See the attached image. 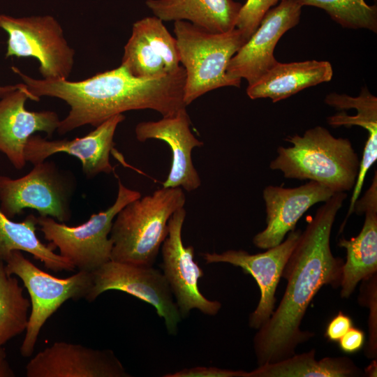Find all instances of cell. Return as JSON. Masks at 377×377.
Here are the masks:
<instances>
[{"mask_svg":"<svg viewBox=\"0 0 377 377\" xmlns=\"http://www.w3.org/2000/svg\"><path fill=\"white\" fill-rule=\"evenodd\" d=\"M184 207L177 210L168 221V235L161 245L163 274L168 282L182 318L192 309L216 315L221 307L219 301L205 297L198 287L204 272L194 260V248L185 246L182 231L186 218Z\"/></svg>","mask_w":377,"mask_h":377,"instance_id":"8fae6325","label":"cell"},{"mask_svg":"<svg viewBox=\"0 0 377 377\" xmlns=\"http://www.w3.org/2000/svg\"><path fill=\"white\" fill-rule=\"evenodd\" d=\"M346 198V192L335 193L301 232L281 274L287 286L281 302L253 338L258 366L291 357L300 344L314 336L302 331L300 325L309 304L323 286H340L344 261L332 254L330 235Z\"/></svg>","mask_w":377,"mask_h":377,"instance_id":"6da1fadb","label":"cell"},{"mask_svg":"<svg viewBox=\"0 0 377 377\" xmlns=\"http://www.w3.org/2000/svg\"><path fill=\"white\" fill-rule=\"evenodd\" d=\"M286 140L292 146L277 148L270 169L281 171L287 179L320 183L334 193L353 188L360 160L348 138H335L317 126Z\"/></svg>","mask_w":377,"mask_h":377,"instance_id":"3957f363","label":"cell"},{"mask_svg":"<svg viewBox=\"0 0 377 377\" xmlns=\"http://www.w3.org/2000/svg\"><path fill=\"white\" fill-rule=\"evenodd\" d=\"M124 119L123 114H116L87 135L72 140H50L34 134L26 143L24 159L34 165L57 153L64 152L81 162L82 172L87 179H92L101 173L110 174L114 171L110 155L114 145V133L118 125Z\"/></svg>","mask_w":377,"mask_h":377,"instance_id":"9a60e30c","label":"cell"},{"mask_svg":"<svg viewBox=\"0 0 377 377\" xmlns=\"http://www.w3.org/2000/svg\"><path fill=\"white\" fill-rule=\"evenodd\" d=\"M185 202L181 187H162L128 203L112 223L111 260L153 266L168 235L170 218Z\"/></svg>","mask_w":377,"mask_h":377,"instance_id":"277c9868","label":"cell"},{"mask_svg":"<svg viewBox=\"0 0 377 377\" xmlns=\"http://www.w3.org/2000/svg\"><path fill=\"white\" fill-rule=\"evenodd\" d=\"M0 28L8 35L6 57H34L45 80H66L74 65L75 50L59 21L51 15L15 17L0 15Z\"/></svg>","mask_w":377,"mask_h":377,"instance_id":"9c48e42d","label":"cell"},{"mask_svg":"<svg viewBox=\"0 0 377 377\" xmlns=\"http://www.w3.org/2000/svg\"><path fill=\"white\" fill-rule=\"evenodd\" d=\"M302 8L297 0H283L270 8L256 31L230 60L228 76L245 79L249 85L274 66L278 63L274 48L281 36L298 24Z\"/></svg>","mask_w":377,"mask_h":377,"instance_id":"4fadbf2b","label":"cell"},{"mask_svg":"<svg viewBox=\"0 0 377 377\" xmlns=\"http://www.w3.org/2000/svg\"><path fill=\"white\" fill-rule=\"evenodd\" d=\"M302 6L318 7L326 11L340 25L351 29L377 31V8L364 0H297Z\"/></svg>","mask_w":377,"mask_h":377,"instance_id":"4316f807","label":"cell"},{"mask_svg":"<svg viewBox=\"0 0 377 377\" xmlns=\"http://www.w3.org/2000/svg\"><path fill=\"white\" fill-rule=\"evenodd\" d=\"M15 372L10 366L7 359L5 348H0V377H13Z\"/></svg>","mask_w":377,"mask_h":377,"instance_id":"d6a6232c","label":"cell"},{"mask_svg":"<svg viewBox=\"0 0 377 377\" xmlns=\"http://www.w3.org/2000/svg\"><path fill=\"white\" fill-rule=\"evenodd\" d=\"M335 193L313 181L294 188L267 186L263 191L266 207L265 228L253 238V244L267 249L281 243L295 230L299 219L313 205L325 202Z\"/></svg>","mask_w":377,"mask_h":377,"instance_id":"ac0fdd59","label":"cell"},{"mask_svg":"<svg viewBox=\"0 0 377 377\" xmlns=\"http://www.w3.org/2000/svg\"><path fill=\"white\" fill-rule=\"evenodd\" d=\"M145 3L162 21H187L212 33L235 29L242 6L233 0H147Z\"/></svg>","mask_w":377,"mask_h":377,"instance_id":"603a6c76","label":"cell"},{"mask_svg":"<svg viewBox=\"0 0 377 377\" xmlns=\"http://www.w3.org/2000/svg\"><path fill=\"white\" fill-rule=\"evenodd\" d=\"M14 275L8 274L0 258V348L27 329L31 302Z\"/></svg>","mask_w":377,"mask_h":377,"instance_id":"484cf974","label":"cell"},{"mask_svg":"<svg viewBox=\"0 0 377 377\" xmlns=\"http://www.w3.org/2000/svg\"><path fill=\"white\" fill-rule=\"evenodd\" d=\"M22 85V83L17 84L15 85H9V86H0V98L3 97L7 93L12 91Z\"/></svg>","mask_w":377,"mask_h":377,"instance_id":"e575fe53","label":"cell"},{"mask_svg":"<svg viewBox=\"0 0 377 377\" xmlns=\"http://www.w3.org/2000/svg\"><path fill=\"white\" fill-rule=\"evenodd\" d=\"M283 0H247L239 12L235 28L246 41L258 29L261 20L271 7Z\"/></svg>","mask_w":377,"mask_h":377,"instance_id":"83f0119b","label":"cell"},{"mask_svg":"<svg viewBox=\"0 0 377 377\" xmlns=\"http://www.w3.org/2000/svg\"><path fill=\"white\" fill-rule=\"evenodd\" d=\"M11 68L36 97L57 98L70 107L57 129L60 135L84 125L96 127L111 117L130 110L149 109L168 117L186 108V72L182 66L172 74L142 79L120 65L80 81L36 79L15 66Z\"/></svg>","mask_w":377,"mask_h":377,"instance_id":"7a4b0ae2","label":"cell"},{"mask_svg":"<svg viewBox=\"0 0 377 377\" xmlns=\"http://www.w3.org/2000/svg\"><path fill=\"white\" fill-rule=\"evenodd\" d=\"M332 74V66L326 61H278L257 81L248 85L246 94L251 99L269 98L275 103L305 88L329 82Z\"/></svg>","mask_w":377,"mask_h":377,"instance_id":"7402d4cb","label":"cell"},{"mask_svg":"<svg viewBox=\"0 0 377 377\" xmlns=\"http://www.w3.org/2000/svg\"><path fill=\"white\" fill-rule=\"evenodd\" d=\"M246 371L221 369L213 367H197L184 369L165 377H246Z\"/></svg>","mask_w":377,"mask_h":377,"instance_id":"f546056e","label":"cell"},{"mask_svg":"<svg viewBox=\"0 0 377 377\" xmlns=\"http://www.w3.org/2000/svg\"><path fill=\"white\" fill-rule=\"evenodd\" d=\"M364 332L353 326L339 340V348L346 353H354L359 351L364 343Z\"/></svg>","mask_w":377,"mask_h":377,"instance_id":"1f68e13d","label":"cell"},{"mask_svg":"<svg viewBox=\"0 0 377 377\" xmlns=\"http://www.w3.org/2000/svg\"><path fill=\"white\" fill-rule=\"evenodd\" d=\"M353 326L352 319L340 311L328 323L325 330V337L330 341L338 342Z\"/></svg>","mask_w":377,"mask_h":377,"instance_id":"4dcf8cb0","label":"cell"},{"mask_svg":"<svg viewBox=\"0 0 377 377\" xmlns=\"http://www.w3.org/2000/svg\"><path fill=\"white\" fill-rule=\"evenodd\" d=\"M2 260L7 273L22 280L31 299V313L20 349L22 356L29 357L50 317L68 300L87 299L93 286L92 274L78 271L69 277L57 278L40 269L18 250L12 251Z\"/></svg>","mask_w":377,"mask_h":377,"instance_id":"52a82bcc","label":"cell"},{"mask_svg":"<svg viewBox=\"0 0 377 377\" xmlns=\"http://www.w3.org/2000/svg\"><path fill=\"white\" fill-rule=\"evenodd\" d=\"M173 31L179 62L186 72V106L214 89L240 87L242 80L232 79L227 74L230 60L246 42L237 29L212 33L180 20L174 22Z\"/></svg>","mask_w":377,"mask_h":377,"instance_id":"5b68a950","label":"cell"},{"mask_svg":"<svg viewBox=\"0 0 377 377\" xmlns=\"http://www.w3.org/2000/svg\"><path fill=\"white\" fill-rule=\"evenodd\" d=\"M365 376H376V361L371 362L367 368L364 369Z\"/></svg>","mask_w":377,"mask_h":377,"instance_id":"836d02e7","label":"cell"},{"mask_svg":"<svg viewBox=\"0 0 377 377\" xmlns=\"http://www.w3.org/2000/svg\"><path fill=\"white\" fill-rule=\"evenodd\" d=\"M325 102L337 110L354 108L357 111V114L353 116L341 111L328 117L327 121L331 126L349 128L359 126L368 132L357 180L345 217V220H347L354 212V205L361 193L366 175L377 160V98L371 94L367 87H364L358 96L330 93L325 97Z\"/></svg>","mask_w":377,"mask_h":377,"instance_id":"44dd1931","label":"cell"},{"mask_svg":"<svg viewBox=\"0 0 377 377\" xmlns=\"http://www.w3.org/2000/svg\"><path fill=\"white\" fill-rule=\"evenodd\" d=\"M163 22L153 16L133 24L121 63L133 76L159 78L177 72L181 67L176 39Z\"/></svg>","mask_w":377,"mask_h":377,"instance_id":"2e32d148","label":"cell"},{"mask_svg":"<svg viewBox=\"0 0 377 377\" xmlns=\"http://www.w3.org/2000/svg\"><path fill=\"white\" fill-rule=\"evenodd\" d=\"M191 124L190 117L184 108L174 115L162 117L158 121H142L135 126V133L138 141L160 140L170 148L171 167L166 180L162 184L163 187H181L192 191L201 185L200 177L192 162L191 151L204 144L192 133Z\"/></svg>","mask_w":377,"mask_h":377,"instance_id":"d6986e66","label":"cell"},{"mask_svg":"<svg viewBox=\"0 0 377 377\" xmlns=\"http://www.w3.org/2000/svg\"><path fill=\"white\" fill-rule=\"evenodd\" d=\"M27 377H129L109 349L55 341L38 352L26 365Z\"/></svg>","mask_w":377,"mask_h":377,"instance_id":"5bb4252c","label":"cell"},{"mask_svg":"<svg viewBox=\"0 0 377 377\" xmlns=\"http://www.w3.org/2000/svg\"><path fill=\"white\" fill-rule=\"evenodd\" d=\"M354 212L364 214L362 228L357 236L340 238L338 245L346 250L343 265L340 295L348 298L357 283L369 279L377 271V171L369 188L354 205Z\"/></svg>","mask_w":377,"mask_h":377,"instance_id":"ffe728a7","label":"cell"},{"mask_svg":"<svg viewBox=\"0 0 377 377\" xmlns=\"http://www.w3.org/2000/svg\"><path fill=\"white\" fill-rule=\"evenodd\" d=\"M140 197L139 191L127 188L119 179L117 198L107 209L91 215L88 221L76 226L39 216L38 229L75 269L93 272L111 260L113 242L109 235L116 215Z\"/></svg>","mask_w":377,"mask_h":377,"instance_id":"8992f818","label":"cell"},{"mask_svg":"<svg viewBox=\"0 0 377 377\" xmlns=\"http://www.w3.org/2000/svg\"><path fill=\"white\" fill-rule=\"evenodd\" d=\"M315 349L294 354L281 361L266 364L250 372L246 377H359L364 370L347 357H326L316 360Z\"/></svg>","mask_w":377,"mask_h":377,"instance_id":"cb8c5ba5","label":"cell"},{"mask_svg":"<svg viewBox=\"0 0 377 377\" xmlns=\"http://www.w3.org/2000/svg\"><path fill=\"white\" fill-rule=\"evenodd\" d=\"M301 232L300 230H294L279 244L256 254H250L244 250L202 254L207 264L229 263L242 268L245 274L251 275L256 280L260 291V298L257 307L249 316V324L251 328L258 330L269 320L275 309L277 286Z\"/></svg>","mask_w":377,"mask_h":377,"instance_id":"7c38bea8","label":"cell"},{"mask_svg":"<svg viewBox=\"0 0 377 377\" xmlns=\"http://www.w3.org/2000/svg\"><path fill=\"white\" fill-rule=\"evenodd\" d=\"M0 98V152L15 168L21 170L27 163L24 150L28 139L38 131L51 138L61 119L54 111L27 110L26 101H38L39 98L24 83Z\"/></svg>","mask_w":377,"mask_h":377,"instance_id":"e0dca14e","label":"cell"},{"mask_svg":"<svg viewBox=\"0 0 377 377\" xmlns=\"http://www.w3.org/2000/svg\"><path fill=\"white\" fill-rule=\"evenodd\" d=\"M77 186L71 171L45 160L34 165L22 177L0 176V209L10 219L24 209L31 208L39 216L66 223L72 216L71 202Z\"/></svg>","mask_w":377,"mask_h":377,"instance_id":"ba28073f","label":"cell"},{"mask_svg":"<svg viewBox=\"0 0 377 377\" xmlns=\"http://www.w3.org/2000/svg\"><path fill=\"white\" fill-rule=\"evenodd\" d=\"M360 302L370 309L369 317V339L366 350L368 358L376 357L377 327H376V274L362 281Z\"/></svg>","mask_w":377,"mask_h":377,"instance_id":"f1b7e54d","label":"cell"},{"mask_svg":"<svg viewBox=\"0 0 377 377\" xmlns=\"http://www.w3.org/2000/svg\"><path fill=\"white\" fill-rule=\"evenodd\" d=\"M37 216L29 214L22 222L8 218L0 209V258L12 251L18 250L31 254L45 268L57 272L74 271L75 267L66 258L54 252L51 243L43 244L37 237Z\"/></svg>","mask_w":377,"mask_h":377,"instance_id":"d4e9b609","label":"cell"},{"mask_svg":"<svg viewBox=\"0 0 377 377\" xmlns=\"http://www.w3.org/2000/svg\"><path fill=\"white\" fill-rule=\"evenodd\" d=\"M91 274L93 286L87 302H94L108 290L124 292L151 304L163 318L168 332L177 334L182 316L168 282L159 270L110 260Z\"/></svg>","mask_w":377,"mask_h":377,"instance_id":"30bf717a","label":"cell"}]
</instances>
